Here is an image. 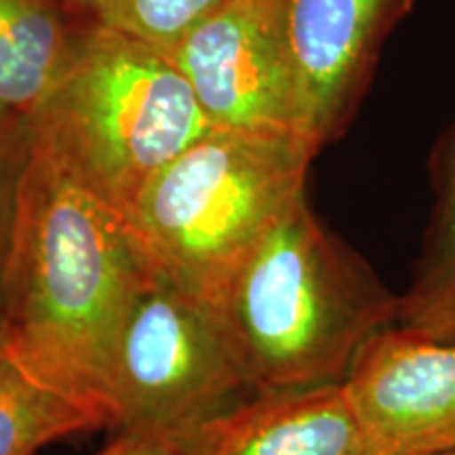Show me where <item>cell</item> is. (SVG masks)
<instances>
[{
    "label": "cell",
    "mask_w": 455,
    "mask_h": 455,
    "mask_svg": "<svg viewBox=\"0 0 455 455\" xmlns=\"http://www.w3.org/2000/svg\"><path fill=\"white\" fill-rule=\"evenodd\" d=\"M155 278L127 215L34 141L0 283L7 350L108 424L114 350Z\"/></svg>",
    "instance_id": "obj_1"
},
{
    "label": "cell",
    "mask_w": 455,
    "mask_h": 455,
    "mask_svg": "<svg viewBox=\"0 0 455 455\" xmlns=\"http://www.w3.org/2000/svg\"><path fill=\"white\" fill-rule=\"evenodd\" d=\"M266 395L341 386L358 352L395 325L398 295L301 198L244 261L218 306Z\"/></svg>",
    "instance_id": "obj_2"
},
{
    "label": "cell",
    "mask_w": 455,
    "mask_h": 455,
    "mask_svg": "<svg viewBox=\"0 0 455 455\" xmlns=\"http://www.w3.org/2000/svg\"><path fill=\"white\" fill-rule=\"evenodd\" d=\"M318 152L299 133L209 129L127 212L155 276L218 308L244 261L306 196Z\"/></svg>",
    "instance_id": "obj_3"
},
{
    "label": "cell",
    "mask_w": 455,
    "mask_h": 455,
    "mask_svg": "<svg viewBox=\"0 0 455 455\" xmlns=\"http://www.w3.org/2000/svg\"><path fill=\"white\" fill-rule=\"evenodd\" d=\"M34 141L127 215L158 171L213 124L169 53L98 26L32 114Z\"/></svg>",
    "instance_id": "obj_4"
},
{
    "label": "cell",
    "mask_w": 455,
    "mask_h": 455,
    "mask_svg": "<svg viewBox=\"0 0 455 455\" xmlns=\"http://www.w3.org/2000/svg\"><path fill=\"white\" fill-rule=\"evenodd\" d=\"M264 396L220 310L152 278L114 350L106 395L110 435L196 455Z\"/></svg>",
    "instance_id": "obj_5"
},
{
    "label": "cell",
    "mask_w": 455,
    "mask_h": 455,
    "mask_svg": "<svg viewBox=\"0 0 455 455\" xmlns=\"http://www.w3.org/2000/svg\"><path fill=\"white\" fill-rule=\"evenodd\" d=\"M169 55L213 127L304 135L276 0H224Z\"/></svg>",
    "instance_id": "obj_6"
},
{
    "label": "cell",
    "mask_w": 455,
    "mask_h": 455,
    "mask_svg": "<svg viewBox=\"0 0 455 455\" xmlns=\"http://www.w3.org/2000/svg\"><path fill=\"white\" fill-rule=\"evenodd\" d=\"M365 455L455 449V341L415 329H382L341 384Z\"/></svg>",
    "instance_id": "obj_7"
},
{
    "label": "cell",
    "mask_w": 455,
    "mask_h": 455,
    "mask_svg": "<svg viewBox=\"0 0 455 455\" xmlns=\"http://www.w3.org/2000/svg\"><path fill=\"white\" fill-rule=\"evenodd\" d=\"M299 131L318 150L355 121L384 44L415 0H276Z\"/></svg>",
    "instance_id": "obj_8"
},
{
    "label": "cell",
    "mask_w": 455,
    "mask_h": 455,
    "mask_svg": "<svg viewBox=\"0 0 455 455\" xmlns=\"http://www.w3.org/2000/svg\"><path fill=\"white\" fill-rule=\"evenodd\" d=\"M196 455H365L341 386L266 395Z\"/></svg>",
    "instance_id": "obj_9"
},
{
    "label": "cell",
    "mask_w": 455,
    "mask_h": 455,
    "mask_svg": "<svg viewBox=\"0 0 455 455\" xmlns=\"http://www.w3.org/2000/svg\"><path fill=\"white\" fill-rule=\"evenodd\" d=\"M98 26L53 0H0V112L30 118Z\"/></svg>",
    "instance_id": "obj_10"
},
{
    "label": "cell",
    "mask_w": 455,
    "mask_h": 455,
    "mask_svg": "<svg viewBox=\"0 0 455 455\" xmlns=\"http://www.w3.org/2000/svg\"><path fill=\"white\" fill-rule=\"evenodd\" d=\"M430 188V220L409 287L398 295L396 323L455 341V124L432 152Z\"/></svg>",
    "instance_id": "obj_11"
},
{
    "label": "cell",
    "mask_w": 455,
    "mask_h": 455,
    "mask_svg": "<svg viewBox=\"0 0 455 455\" xmlns=\"http://www.w3.org/2000/svg\"><path fill=\"white\" fill-rule=\"evenodd\" d=\"M104 422L36 379L0 339V455H36L51 443Z\"/></svg>",
    "instance_id": "obj_12"
},
{
    "label": "cell",
    "mask_w": 455,
    "mask_h": 455,
    "mask_svg": "<svg viewBox=\"0 0 455 455\" xmlns=\"http://www.w3.org/2000/svg\"><path fill=\"white\" fill-rule=\"evenodd\" d=\"M224 0H114L104 26L171 53Z\"/></svg>",
    "instance_id": "obj_13"
},
{
    "label": "cell",
    "mask_w": 455,
    "mask_h": 455,
    "mask_svg": "<svg viewBox=\"0 0 455 455\" xmlns=\"http://www.w3.org/2000/svg\"><path fill=\"white\" fill-rule=\"evenodd\" d=\"M34 150L30 121L17 114L0 112V283L13 236L21 181Z\"/></svg>",
    "instance_id": "obj_14"
},
{
    "label": "cell",
    "mask_w": 455,
    "mask_h": 455,
    "mask_svg": "<svg viewBox=\"0 0 455 455\" xmlns=\"http://www.w3.org/2000/svg\"><path fill=\"white\" fill-rule=\"evenodd\" d=\"M95 455H192L184 449L141 436H110V443Z\"/></svg>",
    "instance_id": "obj_15"
},
{
    "label": "cell",
    "mask_w": 455,
    "mask_h": 455,
    "mask_svg": "<svg viewBox=\"0 0 455 455\" xmlns=\"http://www.w3.org/2000/svg\"><path fill=\"white\" fill-rule=\"evenodd\" d=\"M53 3L64 7L66 11H70L74 15L83 17V20L104 26L106 15L114 0H53Z\"/></svg>",
    "instance_id": "obj_16"
},
{
    "label": "cell",
    "mask_w": 455,
    "mask_h": 455,
    "mask_svg": "<svg viewBox=\"0 0 455 455\" xmlns=\"http://www.w3.org/2000/svg\"><path fill=\"white\" fill-rule=\"evenodd\" d=\"M430 455H455V449H449V451H441V453H430Z\"/></svg>",
    "instance_id": "obj_17"
},
{
    "label": "cell",
    "mask_w": 455,
    "mask_h": 455,
    "mask_svg": "<svg viewBox=\"0 0 455 455\" xmlns=\"http://www.w3.org/2000/svg\"><path fill=\"white\" fill-rule=\"evenodd\" d=\"M0 339H3V315H0Z\"/></svg>",
    "instance_id": "obj_18"
}]
</instances>
